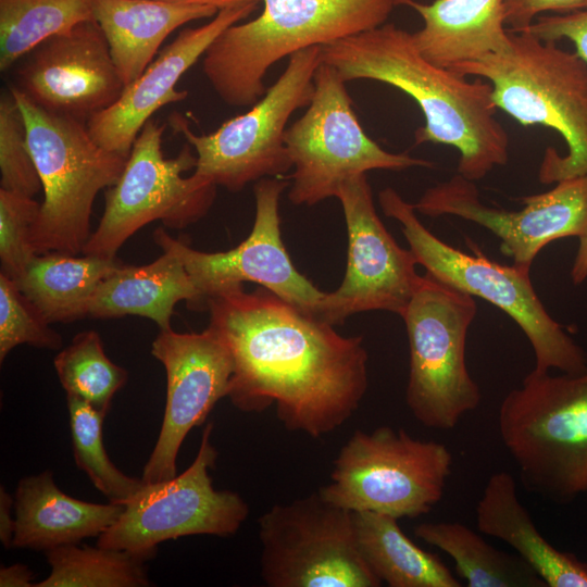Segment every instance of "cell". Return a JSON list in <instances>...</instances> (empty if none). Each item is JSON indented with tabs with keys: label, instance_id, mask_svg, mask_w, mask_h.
Returning <instances> with one entry per match:
<instances>
[{
	"label": "cell",
	"instance_id": "6da1fadb",
	"mask_svg": "<svg viewBox=\"0 0 587 587\" xmlns=\"http://www.w3.org/2000/svg\"><path fill=\"white\" fill-rule=\"evenodd\" d=\"M210 324L234 360L228 396L240 411L273 403L290 432L332 433L359 408L369 385L361 336L338 334L322 319L268 289L236 287L207 301Z\"/></svg>",
	"mask_w": 587,
	"mask_h": 587
},
{
	"label": "cell",
	"instance_id": "7a4b0ae2",
	"mask_svg": "<svg viewBox=\"0 0 587 587\" xmlns=\"http://www.w3.org/2000/svg\"><path fill=\"white\" fill-rule=\"evenodd\" d=\"M322 61L348 83L371 79L410 96L425 123L414 143H439L459 152L458 174L477 182L509 160V136L497 118L492 87L438 66L419 51L412 33L385 23L321 46Z\"/></svg>",
	"mask_w": 587,
	"mask_h": 587
},
{
	"label": "cell",
	"instance_id": "3957f363",
	"mask_svg": "<svg viewBox=\"0 0 587 587\" xmlns=\"http://www.w3.org/2000/svg\"><path fill=\"white\" fill-rule=\"evenodd\" d=\"M449 68L487 80L497 109L521 125L545 126L563 138L564 154L551 147L544 153L541 184L587 175V63L575 52L527 30L511 32L508 51Z\"/></svg>",
	"mask_w": 587,
	"mask_h": 587
},
{
	"label": "cell",
	"instance_id": "277c9868",
	"mask_svg": "<svg viewBox=\"0 0 587 587\" xmlns=\"http://www.w3.org/2000/svg\"><path fill=\"white\" fill-rule=\"evenodd\" d=\"M253 20L227 27L202 57V72L220 99L250 107L266 91L264 77L285 57L378 27L396 0H262Z\"/></svg>",
	"mask_w": 587,
	"mask_h": 587
},
{
	"label": "cell",
	"instance_id": "5b68a950",
	"mask_svg": "<svg viewBox=\"0 0 587 587\" xmlns=\"http://www.w3.org/2000/svg\"><path fill=\"white\" fill-rule=\"evenodd\" d=\"M498 428L526 490L558 504L587 492V369L532 370L502 399Z\"/></svg>",
	"mask_w": 587,
	"mask_h": 587
},
{
	"label": "cell",
	"instance_id": "8992f818",
	"mask_svg": "<svg viewBox=\"0 0 587 587\" xmlns=\"http://www.w3.org/2000/svg\"><path fill=\"white\" fill-rule=\"evenodd\" d=\"M384 214L399 222L409 249L428 275L508 314L535 354L534 371L576 374L587 369V353L547 311L530 280V270L490 260L475 245L473 253L454 248L429 232L414 204L394 188L378 195Z\"/></svg>",
	"mask_w": 587,
	"mask_h": 587
},
{
	"label": "cell",
	"instance_id": "52a82bcc",
	"mask_svg": "<svg viewBox=\"0 0 587 587\" xmlns=\"http://www.w3.org/2000/svg\"><path fill=\"white\" fill-rule=\"evenodd\" d=\"M28 132L41 180L43 201L30 230L36 254L83 251L90 233L93 201L120 178L128 157L107 150L90 135L87 123L55 114L10 88Z\"/></svg>",
	"mask_w": 587,
	"mask_h": 587
},
{
	"label": "cell",
	"instance_id": "ba28073f",
	"mask_svg": "<svg viewBox=\"0 0 587 587\" xmlns=\"http://www.w3.org/2000/svg\"><path fill=\"white\" fill-rule=\"evenodd\" d=\"M476 314L473 296L425 273L401 315L410 350L405 403L427 428L451 429L480 403L465 361Z\"/></svg>",
	"mask_w": 587,
	"mask_h": 587
},
{
	"label": "cell",
	"instance_id": "9c48e42d",
	"mask_svg": "<svg viewBox=\"0 0 587 587\" xmlns=\"http://www.w3.org/2000/svg\"><path fill=\"white\" fill-rule=\"evenodd\" d=\"M452 463L446 445L413 438L402 428L355 430L334 460L329 484L319 492L351 512L419 517L444 498Z\"/></svg>",
	"mask_w": 587,
	"mask_h": 587
},
{
	"label": "cell",
	"instance_id": "30bf717a",
	"mask_svg": "<svg viewBox=\"0 0 587 587\" xmlns=\"http://www.w3.org/2000/svg\"><path fill=\"white\" fill-rule=\"evenodd\" d=\"M321 63V46L295 52L255 103L212 133L196 134L182 115H172L170 125L196 151L192 174L236 192L249 183L278 177L292 168L285 132L291 115L310 104Z\"/></svg>",
	"mask_w": 587,
	"mask_h": 587
},
{
	"label": "cell",
	"instance_id": "8fae6325",
	"mask_svg": "<svg viewBox=\"0 0 587 587\" xmlns=\"http://www.w3.org/2000/svg\"><path fill=\"white\" fill-rule=\"evenodd\" d=\"M285 145L294 168L288 199L295 205L312 207L336 197L346 179L370 171L435 165L387 151L371 139L353 110L346 82L323 61L314 74L312 100L287 127Z\"/></svg>",
	"mask_w": 587,
	"mask_h": 587
},
{
	"label": "cell",
	"instance_id": "7c38bea8",
	"mask_svg": "<svg viewBox=\"0 0 587 587\" xmlns=\"http://www.w3.org/2000/svg\"><path fill=\"white\" fill-rule=\"evenodd\" d=\"M165 125L150 118L135 139L118 180L105 190L103 215L83 254L116 259L122 245L152 221L183 228L203 217L212 207L216 185L195 174L197 157L187 143L175 158H165Z\"/></svg>",
	"mask_w": 587,
	"mask_h": 587
},
{
	"label": "cell",
	"instance_id": "4fadbf2b",
	"mask_svg": "<svg viewBox=\"0 0 587 587\" xmlns=\"http://www.w3.org/2000/svg\"><path fill=\"white\" fill-rule=\"evenodd\" d=\"M261 577L268 587H378L363 560L354 513L314 492L259 519Z\"/></svg>",
	"mask_w": 587,
	"mask_h": 587
},
{
	"label": "cell",
	"instance_id": "5bb4252c",
	"mask_svg": "<svg viewBox=\"0 0 587 587\" xmlns=\"http://www.w3.org/2000/svg\"><path fill=\"white\" fill-rule=\"evenodd\" d=\"M212 430L213 424H207L197 455L182 474L145 483L117 521L98 537L97 546L147 560L159 544L170 539L234 535L248 517L249 505L237 492L213 487L209 470L217 451L211 442Z\"/></svg>",
	"mask_w": 587,
	"mask_h": 587
},
{
	"label": "cell",
	"instance_id": "9a60e30c",
	"mask_svg": "<svg viewBox=\"0 0 587 587\" xmlns=\"http://www.w3.org/2000/svg\"><path fill=\"white\" fill-rule=\"evenodd\" d=\"M289 185L288 180L278 177L255 182L252 230L228 251L195 250L171 237L163 228L155 229V243L182 260L205 307L210 298L240 287L243 282H253L301 311L321 319L326 292L297 271L280 235L279 200Z\"/></svg>",
	"mask_w": 587,
	"mask_h": 587
},
{
	"label": "cell",
	"instance_id": "2e32d148",
	"mask_svg": "<svg viewBox=\"0 0 587 587\" xmlns=\"http://www.w3.org/2000/svg\"><path fill=\"white\" fill-rule=\"evenodd\" d=\"M336 198L347 226L348 262L340 286L326 292L321 319L336 325L367 311L401 316L422 277L414 254L398 245L380 221L366 174L346 179Z\"/></svg>",
	"mask_w": 587,
	"mask_h": 587
},
{
	"label": "cell",
	"instance_id": "e0dca14e",
	"mask_svg": "<svg viewBox=\"0 0 587 587\" xmlns=\"http://www.w3.org/2000/svg\"><path fill=\"white\" fill-rule=\"evenodd\" d=\"M520 200L523 208L516 211L489 207L480 200L475 182L455 174L426 189L414 208L426 216L453 215L488 229L512 264L526 270L550 242L587 230V175L560 180L548 191Z\"/></svg>",
	"mask_w": 587,
	"mask_h": 587
},
{
	"label": "cell",
	"instance_id": "ac0fdd59",
	"mask_svg": "<svg viewBox=\"0 0 587 587\" xmlns=\"http://www.w3.org/2000/svg\"><path fill=\"white\" fill-rule=\"evenodd\" d=\"M151 353L166 372V402L158 440L143 467L141 478L147 484L176 476L185 437L228 396L234 373L232 352L211 325L201 333L160 330Z\"/></svg>",
	"mask_w": 587,
	"mask_h": 587
},
{
	"label": "cell",
	"instance_id": "d6986e66",
	"mask_svg": "<svg viewBox=\"0 0 587 587\" xmlns=\"http://www.w3.org/2000/svg\"><path fill=\"white\" fill-rule=\"evenodd\" d=\"M17 80L16 87L37 105L84 123L111 107L125 88L93 18L35 48Z\"/></svg>",
	"mask_w": 587,
	"mask_h": 587
},
{
	"label": "cell",
	"instance_id": "ffe728a7",
	"mask_svg": "<svg viewBox=\"0 0 587 587\" xmlns=\"http://www.w3.org/2000/svg\"><path fill=\"white\" fill-rule=\"evenodd\" d=\"M258 5L223 9L205 24L180 30L142 74L125 86L111 107L87 122L91 137L107 150L128 157L135 139L151 116L162 107L188 97L186 90L175 87L180 77L203 57L218 35L246 20Z\"/></svg>",
	"mask_w": 587,
	"mask_h": 587
},
{
	"label": "cell",
	"instance_id": "44dd1931",
	"mask_svg": "<svg viewBox=\"0 0 587 587\" xmlns=\"http://www.w3.org/2000/svg\"><path fill=\"white\" fill-rule=\"evenodd\" d=\"M396 5L409 7L422 17L413 39L421 54L438 66L449 68L511 47L503 0H396Z\"/></svg>",
	"mask_w": 587,
	"mask_h": 587
},
{
	"label": "cell",
	"instance_id": "7402d4cb",
	"mask_svg": "<svg viewBox=\"0 0 587 587\" xmlns=\"http://www.w3.org/2000/svg\"><path fill=\"white\" fill-rule=\"evenodd\" d=\"M123 504L86 502L64 492L50 471L22 478L14 495L13 548L50 550L99 537L112 526Z\"/></svg>",
	"mask_w": 587,
	"mask_h": 587
},
{
	"label": "cell",
	"instance_id": "603a6c76",
	"mask_svg": "<svg viewBox=\"0 0 587 587\" xmlns=\"http://www.w3.org/2000/svg\"><path fill=\"white\" fill-rule=\"evenodd\" d=\"M516 487L507 471L488 478L476 505L478 530L511 546L547 587H587V562L557 549L539 533Z\"/></svg>",
	"mask_w": 587,
	"mask_h": 587
},
{
	"label": "cell",
	"instance_id": "cb8c5ba5",
	"mask_svg": "<svg viewBox=\"0 0 587 587\" xmlns=\"http://www.w3.org/2000/svg\"><path fill=\"white\" fill-rule=\"evenodd\" d=\"M217 12L211 7L163 0H92L93 20L125 86L142 74L170 34Z\"/></svg>",
	"mask_w": 587,
	"mask_h": 587
},
{
	"label": "cell",
	"instance_id": "d4e9b609",
	"mask_svg": "<svg viewBox=\"0 0 587 587\" xmlns=\"http://www.w3.org/2000/svg\"><path fill=\"white\" fill-rule=\"evenodd\" d=\"M185 300L195 309L204 305L182 260L163 250L152 263L141 266L118 262L99 283L89 315L95 319L139 315L154 321L160 330L171 328L177 302Z\"/></svg>",
	"mask_w": 587,
	"mask_h": 587
},
{
	"label": "cell",
	"instance_id": "484cf974",
	"mask_svg": "<svg viewBox=\"0 0 587 587\" xmlns=\"http://www.w3.org/2000/svg\"><path fill=\"white\" fill-rule=\"evenodd\" d=\"M118 262L95 255L77 258L47 252L36 254L14 282L50 324L70 323L89 314L99 283Z\"/></svg>",
	"mask_w": 587,
	"mask_h": 587
},
{
	"label": "cell",
	"instance_id": "4316f807",
	"mask_svg": "<svg viewBox=\"0 0 587 587\" xmlns=\"http://www.w3.org/2000/svg\"><path fill=\"white\" fill-rule=\"evenodd\" d=\"M359 551L372 572L390 587H461L446 564L416 546L400 528L398 519L353 512Z\"/></svg>",
	"mask_w": 587,
	"mask_h": 587
},
{
	"label": "cell",
	"instance_id": "83f0119b",
	"mask_svg": "<svg viewBox=\"0 0 587 587\" xmlns=\"http://www.w3.org/2000/svg\"><path fill=\"white\" fill-rule=\"evenodd\" d=\"M414 535L448 555L470 587H547L519 554L501 551L459 522H425Z\"/></svg>",
	"mask_w": 587,
	"mask_h": 587
},
{
	"label": "cell",
	"instance_id": "f1b7e54d",
	"mask_svg": "<svg viewBox=\"0 0 587 587\" xmlns=\"http://www.w3.org/2000/svg\"><path fill=\"white\" fill-rule=\"evenodd\" d=\"M92 18V0H0L1 72L47 39Z\"/></svg>",
	"mask_w": 587,
	"mask_h": 587
},
{
	"label": "cell",
	"instance_id": "f546056e",
	"mask_svg": "<svg viewBox=\"0 0 587 587\" xmlns=\"http://www.w3.org/2000/svg\"><path fill=\"white\" fill-rule=\"evenodd\" d=\"M77 544L46 551L50 575L34 587H146V560L124 550Z\"/></svg>",
	"mask_w": 587,
	"mask_h": 587
},
{
	"label": "cell",
	"instance_id": "4dcf8cb0",
	"mask_svg": "<svg viewBox=\"0 0 587 587\" xmlns=\"http://www.w3.org/2000/svg\"><path fill=\"white\" fill-rule=\"evenodd\" d=\"M53 363L66 395L79 397L104 416L114 395L127 382V371L107 357L95 330L78 333Z\"/></svg>",
	"mask_w": 587,
	"mask_h": 587
},
{
	"label": "cell",
	"instance_id": "1f68e13d",
	"mask_svg": "<svg viewBox=\"0 0 587 587\" xmlns=\"http://www.w3.org/2000/svg\"><path fill=\"white\" fill-rule=\"evenodd\" d=\"M66 402L75 463L110 502L125 505L145 482L125 475L110 460L102 438L105 416L77 396L66 395Z\"/></svg>",
	"mask_w": 587,
	"mask_h": 587
},
{
	"label": "cell",
	"instance_id": "d6a6232c",
	"mask_svg": "<svg viewBox=\"0 0 587 587\" xmlns=\"http://www.w3.org/2000/svg\"><path fill=\"white\" fill-rule=\"evenodd\" d=\"M0 172L2 189L33 198L42 190L27 125L10 89L0 98Z\"/></svg>",
	"mask_w": 587,
	"mask_h": 587
},
{
	"label": "cell",
	"instance_id": "836d02e7",
	"mask_svg": "<svg viewBox=\"0 0 587 587\" xmlns=\"http://www.w3.org/2000/svg\"><path fill=\"white\" fill-rule=\"evenodd\" d=\"M49 325L16 283L0 273V362L22 344L42 349H59L62 337Z\"/></svg>",
	"mask_w": 587,
	"mask_h": 587
},
{
	"label": "cell",
	"instance_id": "e575fe53",
	"mask_svg": "<svg viewBox=\"0 0 587 587\" xmlns=\"http://www.w3.org/2000/svg\"><path fill=\"white\" fill-rule=\"evenodd\" d=\"M40 204L33 197L0 188L1 273L17 280L36 257L30 230Z\"/></svg>",
	"mask_w": 587,
	"mask_h": 587
},
{
	"label": "cell",
	"instance_id": "d590c367",
	"mask_svg": "<svg viewBox=\"0 0 587 587\" xmlns=\"http://www.w3.org/2000/svg\"><path fill=\"white\" fill-rule=\"evenodd\" d=\"M526 30L544 41H571L574 52L587 63V0L574 12L542 14Z\"/></svg>",
	"mask_w": 587,
	"mask_h": 587
},
{
	"label": "cell",
	"instance_id": "8d00e7d4",
	"mask_svg": "<svg viewBox=\"0 0 587 587\" xmlns=\"http://www.w3.org/2000/svg\"><path fill=\"white\" fill-rule=\"evenodd\" d=\"M585 0H503L505 25L510 32L526 30L540 15L579 10Z\"/></svg>",
	"mask_w": 587,
	"mask_h": 587
},
{
	"label": "cell",
	"instance_id": "74e56055",
	"mask_svg": "<svg viewBox=\"0 0 587 587\" xmlns=\"http://www.w3.org/2000/svg\"><path fill=\"white\" fill-rule=\"evenodd\" d=\"M14 497L0 488V540L5 549L12 548L15 532Z\"/></svg>",
	"mask_w": 587,
	"mask_h": 587
},
{
	"label": "cell",
	"instance_id": "f35d334b",
	"mask_svg": "<svg viewBox=\"0 0 587 587\" xmlns=\"http://www.w3.org/2000/svg\"><path fill=\"white\" fill-rule=\"evenodd\" d=\"M34 573L24 564H13L0 569L1 587H34Z\"/></svg>",
	"mask_w": 587,
	"mask_h": 587
},
{
	"label": "cell",
	"instance_id": "ab89813d",
	"mask_svg": "<svg viewBox=\"0 0 587 587\" xmlns=\"http://www.w3.org/2000/svg\"><path fill=\"white\" fill-rule=\"evenodd\" d=\"M578 249L570 272L574 285H579L587 279V230L578 237Z\"/></svg>",
	"mask_w": 587,
	"mask_h": 587
},
{
	"label": "cell",
	"instance_id": "60d3db41",
	"mask_svg": "<svg viewBox=\"0 0 587 587\" xmlns=\"http://www.w3.org/2000/svg\"><path fill=\"white\" fill-rule=\"evenodd\" d=\"M174 3L204 5L216 9L217 11L228 8L259 4L262 0H163Z\"/></svg>",
	"mask_w": 587,
	"mask_h": 587
}]
</instances>
